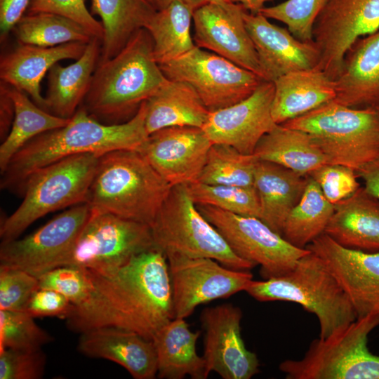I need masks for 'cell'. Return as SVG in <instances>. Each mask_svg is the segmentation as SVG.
Here are the masks:
<instances>
[{"mask_svg": "<svg viewBox=\"0 0 379 379\" xmlns=\"http://www.w3.org/2000/svg\"><path fill=\"white\" fill-rule=\"evenodd\" d=\"M85 269V268H84ZM91 288L65 319L77 333L100 327L134 331L152 340L173 319L168 260L157 248L125 265L106 270L86 269Z\"/></svg>", "mask_w": 379, "mask_h": 379, "instance_id": "1", "label": "cell"}, {"mask_svg": "<svg viewBox=\"0 0 379 379\" xmlns=\"http://www.w3.org/2000/svg\"><path fill=\"white\" fill-rule=\"evenodd\" d=\"M146 102L128 121L105 124L79 107L68 123L32 139L14 154L1 179L2 190L20 191L34 171L67 157L93 154L100 157L118 149L138 150L147 139Z\"/></svg>", "mask_w": 379, "mask_h": 379, "instance_id": "2", "label": "cell"}, {"mask_svg": "<svg viewBox=\"0 0 379 379\" xmlns=\"http://www.w3.org/2000/svg\"><path fill=\"white\" fill-rule=\"evenodd\" d=\"M167 81L154 58L152 39L142 28L116 55L98 62L80 107L100 122L121 124Z\"/></svg>", "mask_w": 379, "mask_h": 379, "instance_id": "3", "label": "cell"}, {"mask_svg": "<svg viewBox=\"0 0 379 379\" xmlns=\"http://www.w3.org/2000/svg\"><path fill=\"white\" fill-rule=\"evenodd\" d=\"M171 187L138 150L118 149L98 157L86 204L151 227Z\"/></svg>", "mask_w": 379, "mask_h": 379, "instance_id": "4", "label": "cell"}, {"mask_svg": "<svg viewBox=\"0 0 379 379\" xmlns=\"http://www.w3.org/2000/svg\"><path fill=\"white\" fill-rule=\"evenodd\" d=\"M244 291L260 302L279 300L300 305L317 317L322 339L357 319L335 277L323 260L310 251L287 273L263 281L251 280Z\"/></svg>", "mask_w": 379, "mask_h": 379, "instance_id": "5", "label": "cell"}, {"mask_svg": "<svg viewBox=\"0 0 379 379\" xmlns=\"http://www.w3.org/2000/svg\"><path fill=\"white\" fill-rule=\"evenodd\" d=\"M98 157L93 154L67 157L29 175L20 190L22 203L1 222V241L18 238L46 214L86 203Z\"/></svg>", "mask_w": 379, "mask_h": 379, "instance_id": "6", "label": "cell"}, {"mask_svg": "<svg viewBox=\"0 0 379 379\" xmlns=\"http://www.w3.org/2000/svg\"><path fill=\"white\" fill-rule=\"evenodd\" d=\"M281 125L310 133L329 164L357 171L379 154V107L353 108L331 100Z\"/></svg>", "mask_w": 379, "mask_h": 379, "instance_id": "7", "label": "cell"}, {"mask_svg": "<svg viewBox=\"0 0 379 379\" xmlns=\"http://www.w3.org/2000/svg\"><path fill=\"white\" fill-rule=\"evenodd\" d=\"M151 230L156 248L166 257L209 258L237 270H250L255 266L237 255L201 213L187 185L171 187Z\"/></svg>", "mask_w": 379, "mask_h": 379, "instance_id": "8", "label": "cell"}, {"mask_svg": "<svg viewBox=\"0 0 379 379\" xmlns=\"http://www.w3.org/2000/svg\"><path fill=\"white\" fill-rule=\"evenodd\" d=\"M379 326V314L357 318L328 338H317L302 358L279 364L286 379H379V356L368 338Z\"/></svg>", "mask_w": 379, "mask_h": 379, "instance_id": "9", "label": "cell"}, {"mask_svg": "<svg viewBox=\"0 0 379 379\" xmlns=\"http://www.w3.org/2000/svg\"><path fill=\"white\" fill-rule=\"evenodd\" d=\"M159 67L168 79L190 84L210 112L246 99L263 81L255 73L197 46Z\"/></svg>", "mask_w": 379, "mask_h": 379, "instance_id": "10", "label": "cell"}, {"mask_svg": "<svg viewBox=\"0 0 379 379\" xmlns=\"http://www.w3.org/2000/svg\"><path fill=\"white\" fill-rule=\"evenodd\" d=\"M197 206L237 255L260 266L263 279L287 273L310 251L292 245L258 218L235 214L209 205Z\"/></svg>", "mask_w": 379, "mask_h": 379, "instance_id": "11", "label": "cell"}, {"mask_svg": "<svg viewBox=\"0 0 379 379\" xmlns=\"http://www.w3.org/2000/svg\"><path fill=\"white\" fill-rule=\"evenodd\" d=\"M91 214L86 203L76 205L23 238L1 241L0 265L21 269L37 278L67 265Z\"/></svg>", "mask_w": 379, "mask_h": 379, "instance_id": "12", "label": "cell"}, {"mask_svg": "<svg viewBox=\"0 0 379 379\" xmlns=\"http://www.w3.org/2000/svg\"><path fill=\"white\" fill-rule=\"evenodd\" d=\"M154 248L149 225L111 213L91 211L67 265L98 271L117 268Z\"/></svg>", "mask_w": 379, "mask_h": 379, "instance_id": "13", "label": "cell"}, {"mask_svg": "<svg viewBox=\"0 0 379 379\" xmlns=\"http://www.w3.org/2000/svg\"><path fill=\"white\" fill-rule=\"evenodd\" d=\"M174 318L185 319L196 307L245 291L253 280L250 270L228 268L209 258L166 256Z\"/></svg>", "mask_w": 379, "mask_h": 379, "instance_id": "14", "label": "cell"}, {"mask_svg": "<svg viewBox=\"0 0 379 379\" xmlns=\"http://www.w3.org/2000/svg\"><path fill=\"white\" fill-rule=\"evenodd\" d=\"M379 29V0H328L313 28L320 59L317 68L334 81L350 46Z\"/></svg>", "mask_w": 379, "mask_h": 379, "instance_id": "15", "label": "cell"}, {"mask_svg": "<svg viewBox=\"0 0 379 379\" xmlns=\"http://www.w3.org/2000/svg\"><path fill=\"white\" fill-rule=\"evenodd\" d=\"M242 316L241 310L231 303L201 311L203 357L208 375L213 371L223 379H250L259 372L258 358L246 348L241 336Z\"/></svg>", "mask_w": 379, "mask_h": 379, "instance_id": "16", "label": "cell"}, {"mask_svg": "<svg viewBox=\"0 0 379 379\" xmlns=\"http://www.w3.org/2000/svg\"><path fill=\"white\" fill-rule=\"evenodd\" d=\"M306 248L325 263L347 296L357 318L379 314V251L345 247L325 233Z\"/></svg>", "mask_w": 379, "mask_h": 379, "instance_id": "17", "label": "cell"}, {"mask_svg": "<svg viewBox=\"0 0 379 379\" xmlns=\"http://www.w3.org/2000/svg\"><path fill=\"white\" fill-rule=\"evenodd\" d=\"M211 145L202 128L171 126L149 134L138 151L174 186L198 182Z\"/></svg>", "mask_w": 379, "mask_h": 379, "instance_id": "18", "label": "cell"}, {"mask_svg": "<svg viewBox=\"0 0 379 379\" xmlns=\"http://www.w3.org/2000/svg\"><path fill=\"white\" fill-rule=\"evenodd\" d=\"M274 82L262 81L246 99L210 112L202 128L212 143L253 154L260 139L277 124L272 116Z\"/></svg>", "mask_w": 379, "mask_h": 379, "instance_id": "19", "label": "cell"}, {"mask_svg": "<svg viewBox=\"0 0 379 379\" xmlns=\"http://www.w3.org/2000/svg\"><path fill=\"white\" fill-rule=\"evenodd\" d=\"M243 18L264 81L274 82L288 73L317 67L320 55L314 40H299L288 29L271 23L260 13L245 10Z\"/></svg>", "mask_w": 379, "mask_h": 379, "instance_id": "20", "label": "cell"}, {"mask_svg": "<svg viewBox=\"0 0 379 379\" xmlns=\"http://www.w3.org/2000/svg\"><path fill=\"white\" fill-rule=\"evenodd\" d=\"M244 8L208 4L193 13L196 46L205 48L251 71L260 77V67L253 41L243 18Z\"/></svg>", "mask_w": 379, "mask_h": 379, "instance_id": "21", "label": "cell"}, {"mask_svg": "<svg viewBox=\"0 0 379 379\" xmlns=\"http://www.w3.org/2000/svg\"><path fill=\"white\" fill-rule=\"evenodd\" d=\"M80 334L77 348L81 354L117 363L135 379L157 376V353L152 340L115 327H100Z\"/></svg>", "mask_w": 379, "mask_h": 379, "instance_id": "22", "label": "cell"}, {"mask_svg": "<svg viewBox=\"0 0 379 379\" xmlns=\"http://www.w3.org/2000/svg\"><path fill=\"white\" fill-rule=\"evenodd\" d=\"M334 84L335 102L353 108L379 107V29L350 46Z\"/></svg>", "mask_w": 379, "mask_h": 379, "instance_id": "23", "label": "cell"}, {"mask_svg": "<svg viewBox=\"0 0 379 379\" xmlns=\"http://www.w3.org/2000/svg\"><path fill=\"white\" fill-rule=\"evenodd\" d=\"M87 44L70 42L55 46L43 47L20 44L1 56V81L29 95L39 107L47 111L40 83L46 73L60 60L79 59Z\"/></svg>", "mask_w": 379, "mask_h": 379, "instance_id": "24", "label": "cell"}, {"mask_svg": "<svg viewBox=\"0 0 379 379\" xmlns=\"http://www.w3.org/2000/svg\"><path fill=\"white\" fill-rule=\"evenodd\" d=\"M333 205L324 233L345 247L379 251V199L360 186Z\"/></svg>", "mask_w": 379, "mask_h": 379, "instance_id": "25", "label": "cell"}, {"mask_svg": "<svg viewBox=\"0 0 379 379\" xmlns=\"http://www.w3.org/2000/svg\"><path fill=\"white\" fill-rule=\"evenodd\" d=\"M308 176L281 165L258 160L254 187L260 205V220L282 236L286 219L302 197Z\"/></svg>", "mask_w": 379, "mask_h": 379, "instance_id": "26", "label": "cell"}, {"mask_svg": "<svg viewBox=\"0 0 379 379\" xmlns=\"http://www.w3.org/2000/svg\"><path fill=\"white\" fill-rule=\"evenodd\" d=\"M274 85L271 112L277 124L305 114L335 98L334 81L317 67L284 74Z\"/></svg>", "mask_w": 379, "mask_h": 379, "instance_id": "27", "label": "cell"}, {"mask_svg": "<svg viewBox=\"0 0 379 379\" xmlns=\"http://www.w3.org/2000/svg\"><path fill=\"white\" fill-rule=\"evenodd\" d=\"M101 40L93 38L83 55L72 64H55L48 72V84L44 97L47 111L70 119L81 106L97 67L101 53Z\"/></svg>", "mask_w": 379, "mask_h": 379, "instance_id": "28", "label": "cell"}, {"mask_svg": "<svg viewBox=\"0 0 379 379\" xmlns=\"http://www.w3.org/2000/svg\"><path fill=\"white\" fill-rule=\"evenodd\" d=\"M201 331H193L183 318H174L154 335L157 358V376L162 379H206L203 356L197 352Z\"/></svg>", "mask_w": 379, "mask_h": 379, "instance_id": "29", "label": "cell"}, {"mask_svg": "<svg viewBox=\"0 0 379 379\" xmlns=\"http://www.w3.org/2000/svg\"><path fill=\"white\" fill-rule=\"evenodd\" d=\"M145 102L148 135L171 126L202 128L210 113L196 91L180 81L168 79Z\"/></svg>", "mask_w": 379, "mask_h": 379, "instance_id": "30", "label": "cell"}, {"mask_svg": "<svg viewBox=\"0 0 379 379\" xmlns=\"http://www.w3.org/2000/svg\"><path fill=\"white\" fill-rule=\"evenodd\" d=\"M253 154L258 160L275 163L306 176L329 164L310 133L281 124L263 135Z\"/></svg>", "mask_w": 379, "mask_h": 379, "instance_id": "31", "label": "cell"}, {"mask_svg": "<svg viewBox=\"0 0 379 379\" xmlns=\"http://www.w3.org/2000/svg\"><path fill=\"white\" fill-rule=\"evenodd\" d=\"M157 11L147 0H91V13L103 27L99 62L116 55Z\"/></svg>", "mask_w": 379, "mask_h": 379, "instance_id": "32", "label": "cell"}, {"mask_svg": "<svg viewBox=\"0 0 379 379\" xmlns=\"http://www.w3.org/2000/svg\"><path fill=\"white\" fill-rule=\"evenodd\" d=\"M8 86L15 105V117L8 135L0 146L1 173L26 143L43 133L65 126L69 121L41 108L25 92Z\"/></svg>", "mask_w": 379, "mask_h": 379, "instance_id": "33", "label": "cell"}, {"mask_svg": "<svg viewBox=\"0 0 379 379\" xmlns=\"http://www.w3.org/2000/svg\"><path fill=\"white\" fill-rule=\"evenodd\" d=\"M194 11L175 1L157 11L145 28L153 41L154 56L159 65L187 53L196 46L190 34Z\"/></svg>", "mask_w": 379, "mask_h": 379, "instance_id": "34", "label": "cell"}, {"mask_svg": "<svg viewBox=\"0 0 379 379\" xmlns=\"http://www.w3.org/2000/svg\"><path fill=\"white\" fill-rule=\"evenodd\" d=\"M333 211L334 205L325 197L316 181L308 176L302 197L286 219L282 237L292 245L306 248L324 233Z\"/></svg>", "mask_w": 379, "mask_h": 379, "instance_id": "35", "label": "cell"}, {"mask_svg": "<svg viewBox=\"0 0 379 379\" xmlns=\"http://www.w3.org/2000/svg\"><path fill=\"white\" fill-rule=\"evenodd\" d=\"M13 30L20 44L43 47L70 42L88 44L95 38L73 20L48 13H25Z\"/></svg>", "mask_w": 379, "mask_h": 379, "instance_id": "36", "label": "cell"}, {"mask_svg": "<svg viewBox=\"0 0 379 379\" xmlns=\"http://www.w3.org/2000/svg\"><path fill=\"white\" fill-rule=\"evenodd\" d=\"M258 159L233 147L212 143L198 182L221 185L254 186Z\"/></svg>", "mask_w": 379, "mask_h": 379, "instance_id": "37", "label": "cell"}, {"mask_svg": "<svg viewBox=\"0 0 379 379\" xmlns=\"http://www.w3.org/2000/svg\"><path fill=\"white\" fill-rule=\"evenodd\" d=\"M187 185L196 204L209 205L235 214L260 219V205L254 186L210 185L200 182Z\"/></svg>", "mask_w": 379, "mask_h": 379, "instance_id": "38", "label": "cell"}, {"mask_svg": "<svg viewBox=\"0 0 379 379\" xmlns=\"http://www.w3.org/2000/svg\"><path fill=\"white\" fill-rule=\"evenodd\" d=\"M24 311L0 310V352L5 349L35 350L53 340Z\"/></svg>", "mask_w": 379, "mask_h": 379, "instance_id": "39", "label": "cell"}, {"mask_svg": "<svg viewBox=\"0 0 379 379\" xmlns=\"http://www.w3.org/2000/svg\"><path fill=\"white\" fill-rule=\"evenodd\" d=\"M328 0H286L277 5L263 7L260 13L268 19L285 24L297 39L313 40L314 23Z\"/></svg>", "mask_w": 379, "mask_h": 379, "instance_id": "40", "label": "cell"}, {"mask_svg": "<svg viewBox=\"0 0 379 379\" xmlns=\"http://www.w3.org/2000/svg\"><path fill=\"white\" fill-rule=\"evenodd\" d=\"M39 279L16 267L0 265V310L24 311Z\"/></svg>", "mask_w": 379, "mask_h": 379, "instance_id": "41", "label": "cell"}, {"mask_svg": "<svg viewBox=\"0 0 379 379\" xmlns=\"http://www.w3.org/2000/svg\"><path fill=\"white\" fill-rule=\"evenodd\" d=\"M38 279L39 288L57 291L65 296L74 305L84 301L91 288L86 269L72 265L53 269Z\"/></svg>", "mask_w": 379, "mask_h": 379, "instance_id": "42", "label": "cell"}, {"mask_svg": "<svg viewBox=\"0 0 379 379\" xmlns=\"http://www.w3.org/2000/svg\"><path fill=\"white\" fill-rule=\"evenodd\" d=\"M308 176L316 181L325 197L333 204L348 198L360 187L356 171L340 164H325Z\"/></svg>", "mask_w": 379, "mask_h": 379, "instance_id": "43", "label": "cell"}, {"mask_svg": "<svg viewBox=\"0 0 379 379\" xmlns=\"http://www.w3.org/2000/svg\"><path fill=\"white\" fill-rule=\"evenodd\" d=\"M46 356L42 349L0 352V379H40L43 378Z\"/></svg>", "mask_w": 379, "mask_h": 379, "instance_id": "44", "label": "cell"}, {"mask_svg": "<svg viewBox=\"0 0 379 379\" xmlns=\"http://www.w3.org/2000/svg\"><path fill=\"white\" fill-rule=\"evenodd\" d=\"M53 13L73 20L102 41V25L88 11L84 0H31L26 13Z\"/></svg>", "mask_w": 379, "mask_h": 379, "instance_id": "45", "label": "cell"}, {"mask_svg": "<svg viewBox=\"0 0 379 379\" xmlns=\"http://www.w3.org/2000/svg\"><path fill=\"white\" fill-rule=\"evenodd\" d=\"M73 307L74 305L60 293L39 288L29 298L24 312L34 318L55 317L65 319Z\"/></svg>", "mask_w": 379, "mask_h": 379, "instance_id": "46", "label": "cell"}, {"mask_svg": "<svg viewBox=\"0 0 379 379\" xmlns=\"http://www.w3.org/2000/svg\"><path fill=\"white\" fill-rule=\"evenodd\" d=\"M31 0H0V35L2 41L26 13Z\"/></svg>", "mask_w": 379, "mask_h": 379, "instance_id": "47", "label": "cell"}, {"mask_svg": "<svg viewBox=\"0 0 379 379\" xmlns=\"http://www.w3.org/2000/svg\"><path fill=\"white\" fill-rule=\"evenodd\" d=\"M15 117V105L8 91V86L1 81L0 85V136L4 140L8 135Z\"/></svg>", "mask_w": 379, "mask_h": 379, "instance_id": "48", "label": "cell"}, {"mask_svg": "<svg viewBox=\"0 0 379 379\" xmlns=\"http://www.w3.org/2000/svg\"><path fill=\"white\" fill-rule=\"evenodd\" d=\"M364 187L379 199V154L356 171Z\"/></svg>", "mask_w": 379, "mask_h": 379, "instance_id": "49", "label": "cell"}, {"mask_svg": "<svg viewBox=\"0 0 379 379\" xmlns=\"http://www.w3.org/2000/svg\"><path fill=\"white\" fill-rule=\"evenodd\" d=\"M156 10L159 11L171 3L178 1L190 7L194 12L198 8L208 4H216L223 6H228L232 2L230 0H147Z\"/></svg>", "mask_w": 379, "mask_h": 379, "instance_id": "50", "label": "cell"}, {"mask_svg": "<svg viewBox=\"0 0 379 379\" xmlns=\"http://www.w3.org/2000/svg\"><path fill=\"white\" fill-rule=\"evenodd\" d=\"M232 3L241 4L245 10L251 13H258L265 7L266 2L272 0H230Z\"/></svg>", "mask_w": 379, "mask_h": 379, "instance_id": "51", "label": "cell"}]
</instances>
